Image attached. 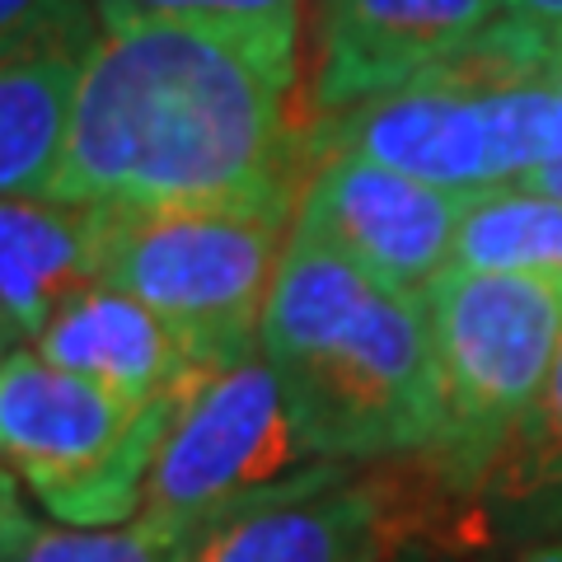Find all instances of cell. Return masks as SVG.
I'll return each instance as SVG.
<instances>
[{
    "label": "cell",
    "instance_id": "7c38bea8",
    "mask_svg": "<svg viewBox=\"0 0 562 562\" xmlns=\"http://www.w3.org/2000/svg\"><path fill=\"white\" fill-rule=\"evenodd\" d=\"M90 43L94 20H85L0 52V198L52 202Z\"/></svg>",
    "mask_w": 562,
    "mask_h": 562
},
{
    "label": "cell",
    "instance_id": "8992f818",
    "mask_svg": "<svg viewBox=\"0 0 562 562\" xmlns=\"http://www.w3.org/2000/svg\"><path fill=\"white\" fill-rule=\"evenodd\" d=\"M179 394L127 403L38 351H14L0 361V460L61 525H127Z\"/></svg>",
    "mask_w": 562,
    "mask_h": 562
},
{
    "label": "cell",
    "instance_id": "cb8c5ba5",
    "mask_svg": "<svg viewBox=\"0 0 562 562\" xmlns=\"http://www.w3.org/2000/svg\"><path fill=\"white\" fill-rule=\"evenodd\" d=\"M14 342H20V328H14V324H10V314L0 310V361L14 357Z\"/></svg>",
    "mask_w": 562,
    "mask_h": 562
},
{
    "label": "cell",
    "instance_id": "52a82bcc",
    "mask_svg": "<svg viewBox=\"0 0 562 562\" xmlns=\"http://www.w3.org/2000/svg\"><path fill=\"white\" fill-rule=\"evenodd\" d=\"M310 464L319 460L295 431L281 380L258 342L183 384L140 492L136 525L183 543L249 497L291 483Z\"/></svg>",
    "mask_w": 562,
    "mask_h": 562
},
{
    "label": "cell",
    "instance_id": "9a60e30c",
    "mask_svg": "<svg viewBox=\"0 0 562 562\" xmlns=\"http://www.w3.org/2000/svg\"><path fill=\"white\" fill-rule=\"evenodd\" d=\"M99 29L127 24H206L272 47H301L305 0H90Z\"/></svg>",
    "mask_w": 562,
    "mask_h": 562
},
{
    "label": "cell",
    "instance_id": "ac0fdd59",
    "mask_svg": "<svg viewBox=\"0 0 562 562\" xmlns=\"http://www.w3.org/2000/svg\"><path fill=\"white\" fill-rule=\"evenodd\" d=\"M85 20H94L90 0H0V52Z\"/></svg>",
    "mask_w": 562,
    "mask_h": 562
},
{
    "label": "cell",
    "instance_id": "7a4b0ae2",
    "mask_svg": "<svg viewBox=\"0 0 562 562\" xmlns=\"http://www.w3.org/2000/svg\"><path fill=\"white\" fill-rule=\"evenodd\" d=\"M258 342L314 460L431 454L441 436V366L422 291L390 286L291 231Z\"/></svg>",
    "mask_w": 562,
    "mask_h": 562
},
{
    "label": "cell",
    "instance_id": "3957f363",
    "mask_svg": "<svg viewBox=\"0 0 562 562\" xmlns=\"http://www.w3.org/2000/svg\"><path fill=\"white\" fill-rule=\"evenodd\" d=\"M558 61L497 20L450 66L338 113L324 140L450 192L520 188L562 160Z\"/></svg>",
    "mask_w": 562,
    "mask_h": 562
},
{
    "label": "cell",
    "instance_id": "d6986e66",
    "mask_svg": "<svg viewBox=\"0 0 562 562\" xmlns=\"http://www.w3.org/2000/svg\"><path fill=\"white\" fill-rule=\"evenodd\" d=\"M502 20L543 52L562 57V0H502Z\"/></svg>",
    "mask_w": 562,
    "mask_h": 562
},
{
    "label": "cell",
    "instance_id": "8fae6325",
    "mask_svg": "<svg viewBox=\"0 0 562 562\" xmlns=\"http://www.w3.org/2000/svg\"><path fill=\"white\" fill-rule=\"evenodd\" d=\"M38 357L103 384L127 403L169 398L192 375L206 371L160 314H150L140 301L103 286V281L76 291L52 314L38 338Z\"/></svg>",
    "mask_w": 562,
    "mask_h": 562
},
{
    "label": "cell",
    "instance_id": "e0dca14e",
    "mask_svg": "<svg viewBox=\"0 0 562 562\" xmlns=\"http://www.w3.org/2000/svg\"><path fill=\"white\" fill-rule=\"evenodd\" d=\"M0 562H183V543L146 525H33Z\"/></svg>",
    "mask_w": 562,
    "mask_h": 562
},
{
    "label": "cell",
    "instance_id": "277c9868",
    "mask_svg": "<svg viewBox=\"0 0 562 562\" xmlns=\"http://www.w3.org/2000/svg\"><path fill=\"white\" fill-rule=\"evenodd\" d=\"M422 301L441 366V436L427 464L450 492H479L543 403L562 342V272L446 268Z\"/></svg>",
    "mask_w": 562,
    "mask_h": 562
},
{
    "label": "cell",
    "instance_id": "603a6c76",
    "mask_svg": "<svg viewBox=\"0 0 562 562\" xmlns=\"http://www.w3.org/2000/svg\"><path fill=\"white\" fill-rule=\"evenodd\" d=\"M390 562H446L436 549H427V543H394Z\"/></svg>",
    "mask_w": 562,
    "mask_h": 562
},
{
    "label": "cell",
    "instance_id": "ffe728a7",
    "mask_svg": "<svg viewBox=\"0 0 562 562\" xmlns=\"http://www.w3.org/2000/svg\"><path fill=\"white\" fill-rule=\"evenodd\" d=\"M29 530H33V520H29L24 502H20V483H14L10 464L0 460V553L14 549V543H20Z\"/></svg>",
    "mask_w": 562,
    "mask_h": 562
},
{
    "label": "cell",
    "instance_id": "6da1fadb",
    "mask_svg": "<svg viewBox=\"0 0 562 562\" xmlns=\"http://www.w3.org/2000/svg\"><path fill=\"white\" fill-rule=\"evenodd\" d=\"M295 52L206 24L99 29L85 52L52 202H295Z\"/></svg>",
    "mask_w": 562,
    "mask_h": 562
},
{
    "label": "cell",
    "instance_id": "5bb4252c",
    "mask_svg": "<svg viewBox=\"0 0 562 562\" xmlns=\"http://www.w3.org/2000/svg\"><path fill=\"white\" fill-rule=\"evenodd\" d=\"M450 268L562 272V202L530 188L469 192Z\"/></svg>",
    "mask_w": 562,
    "mask_h": 562
},
{
    "label": "cell",
    "instance_id": "2e32d148",
    "mask_svg": "<svg viewBox=\"0 0 562 562\" xmlns=\"http://www.w3.org/2000/svg\"><path fill=\"white\" fill-rule=\"evenodd\" d=\"M506 460H516V473L506 479V497L520 502L539 530H562V342L549 384H543L539 413Z\"/></svg>",
    "mask_w": 562,
    "mask_h": 562
},
{
    "label": "cell",
    "instance_id": "9c48e42d",
    "mask_svg": "<svg viewBox=\"0 0 562 562\" xmlns=\"http://www.w3.org/2000/svg\"><path fill=\"white\" fill-rule=\"evenodd\" d=\"M390 512L357 464L319 460L183 539V562H390Z\"/></svg>",
    "mask_w": 562,
    "mask_h": 562
},
{
    "label": "cell",
    "instance_id": "4fadbf2b",
    "mask_svg": "<svg viewBox=\"0 0 562 562\" xmlns=\"http://www.w3.org/2000/svg\"><path fill=\"white\" fill-rule=\"evenodd\" d=\"M99 281V211L0 198V310L20 338H43L70 295Z\"/></svg>",
    "mask_w": 562,
    "mask_h": 562
},
{
    "label": "cell",
    "instance_id": "30bf717a",
    "mask_svg": "<svg viewBox=\"0 0 562 562\" xmlns=\"http://www.w3.org/2000/svg\"><path fill=\"white\" fill-rule=\"evenodd\" d=\"M502 0H319L314 109L347 113L394 94L483 38Z\"/></svg>",
    "mask_w": 562,
    "mask_h": 562
},
{
    "label": "cell",
    "instance_id": "ba28073f",
    "mask_svg": "<svg viewBox=\"0 0 562 562\" xmlns=\"http://www.w3.org/2000/svg\"><path fill=\"white\" fill-rule=\"evenodd\" d=\"M469 192L436 188L357 150H328L295 202L291 231L338 249L403 291H427L450 268Z\"/></svg>",
    "mask_w": 562,
    "mask_h": 562
},
{
    "label": "cell",
    "instance_id": "44dd1931",
    "mask_svg": "<svg viewBox=\"0 0 562 562\" xmlns=\"http://www.w3.org/2000/svg\"><path fill=\"white\" fill-rule=\"evenodd\" d=\"M558 80H562V61H558ZM520 188L543 192V198H558V202H562V160L549 165V169H539V173H530V179H525Z\"/></svg>",
    "mask_w": 562,
    "mask_h": 562
},
{
    "label": "cell",
    "instance_id": "5b68a950",
    "mask_svg": "<svg viewBox=\"0 0 562 562\" xmlns=\"http://www.w3.org/2000/svg\"><path fill=\"white\" fill-rule=\"evenodd\" d=\"M99 281L140 301L202 366L258 347L291 202L94 206Z\"/></svg>",
    "mask_w": 562,
    "mask_h": 562
},
{
    "label": "cell",
    "instance_id": "7402d4cb",
    "mask_svg": "<svg viewBox=\"0 0 562 562\" xmlns=\"http://www.w3.org/2000/svg\"><path fill=\"white\" fill-rule=\"evenodd\" d=\"M479 562H562V539L558 543H530V549L502 553V558H479Z\"/></svg>",
    "mask_w": 562,
    "mask_h": 562
}]
</instances>
